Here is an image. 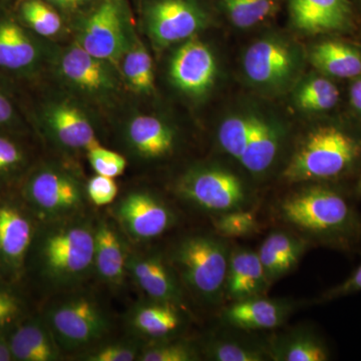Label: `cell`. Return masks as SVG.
Masks as SVG:
<instances>
[{"instance_id": "6da1fadb", "label": "cell", "mask_w": 361, "mask_h": 361, "mask_svg": "<svg viewBox=\"0 0 361 361\" xmlns=\"http://www.w3.org/2000/svg\"><path fill=\"white\" fill-rule=\"evenodd\" d=\"M273 204L271 215L286 228L318 245L353 254L361 247V213L353 192L325 183H304Z\"/></svg>"}, {"instance_id": "7a4b0ae2", "label": "cell", "mask_w": 361, "mask_h": 361, "mask_svg": "<svg viewBox=\"0 0 361 361\" xmlns=\"http://www.w3.org/2000/svg\"><path fill=\"white\" fill-rule=\"evenodd\" d=\"M96 221L85 211L39 223L26 264L30 263L35 277L52 295L80 288L94 276Z\"/></svg>"}, {"instance_id": "3957f363", "label": "cell", "mask_w": 361, "mask_h": 361, "mask_svg": "<svg viewBox=\"0 0 361 361\" xmlns=\"http://www.w3.org/2000/svg\"><path fill=\"white\" fill-rule=\"evenodd\" d=\"M233 243L215 231H197L180 237L166 254L180 283L207 307L226 302L225 282Z\"/></svg>"}, {"instance_id": "277c9868", "label": "cell", "mask_w": 361, "mask_h": 361, "mask_svg": "<svg viewBox=\"0 0 361 361\" xmlns=\"http://www.w3.org/2000/svg\"><path fill=\"white\" fill-rule=\"evenodd\" d=\"M361 161V139L348 130L324 126L311 130L282 172L288 184H334L355 172Z\"/></svg>"}, {"instance_id": "5b68a950", "label": "cell", "mask_w": 361, "mask_h": 361, "mask_svg": "<svg viewBox=\"0 0 361 361\" xmlns=\"http://www.w3.org/2000/svg\"><path fill=\"white\" fill-rule=\"evenodd\" d=\"M42 316L63 355H77L106 341L114 327L110 311L82 287L54 295Z\"/></svg>"}, {"instance_id": "8992f818", "label": "cell", "mask_w": 361, "mask_h": 361, "mask_svg": "<svg viewBox=\"0 0 361 361\" xmlns=\"http://www.w3.org/2000/svg\"><path fill=\"white\" fill-rule=\"evenodd\" d=\"M20 195L39 223L84 213L90 204L80 178L54 163L30 168L21 180Z\"/></svg>"}, {"instance_id": "52a82bcc", "label": "cell", "mask_w": 361, "mask_h": 361, "mask_svg": "<svg viewBox=\"0 0 361 361\" xmlns=\"http://www.w3.org/2000/svg\"><path fill=\"white\" fill-rule=\"evenodd\" d=\"M178 197L211 217L254 208L253 196L238 175L218 166H198L180 176L175 187Z\"/></svg>"}, {"instance_id": "ba28073f", "label": "cell", "mask_w": 361, "mask_h": 361, "mask_svg": "<svg viewBox=\"0 0 361 361\" xmlns=\"http://www.w3.org/2000/svg\"><path fill=\"white\" fill-rule=\"evenodd\" d=\"M135 39L126 0H97L78 20L77 44L111 63L121 61Z\"/></svg>"}, {"instance_id": "9c48e42d", "label": "cell", "mask_w": 361, "mask_h": 361, "mask_svg": "<svg viewBox=\"0 0 361 361\" xmlns=\"http://www.w3.org/2000/svg\"><path fill=\"white\" fill-rule=\"evenodd\" d=\"M49 59L44 39L18 20L11 0L0 2V75L13 82L32 80Z\"/></svg>"}, {"instance_id": "30bf717a", "label": "cell", "mask_w": 361, "mask_h": 361, "mask_svg": "<svg viewBox=\"0 0 361 361\" xmlns=\"http://www.w3.org/2000/svg\"><path fill=\"white\" fill-rule=\"evenodd\" d=\"M111 211L126 237L137 243L160 238L178 222L172 206L148 190L128 192L114 203Z\"/></svg>"}, {"instance_id": "8fae6325", "label": "cell", "mask_w": 361, "mask_h": 361, "mask_svg": "<svg viewBox=\"0 0 361 361\" xmlns=\"http://www.w3.org/2000/svg\"><path fill=\"white\" fill-rule=\"evenodd\" d=\"M39 225L23 199L0 200V277L14 280L23 274Z\"/></svg>"}, {"instance_id": "7c38bea8", "label": "cell", "mask_w": 361, "mask_h": 361, "mask_svg": "<svg viewBox=\"0 0 361 361\" xmlns=\"http://www.w3.org/2000/svg\"><path fill=\"white\" fill-rule=\"evenodd\" d=\"M142 18L159 47L190 39L206 23V14L196 0H145Z\"/></svg>"}, {"instance_id": "4fadbf2b", "label": "cell", "mask_w": 361, "mask_h": 361, "mask_svg": "<svg viewBox=\"0 0 361 361\" xmlns=\"http://www.w3.org/2000/svg\"><path fill=\"white\" fill-rule=\"evenodd\" d=\"M35 118L45 137L63 151L87 153L99 145L89 116L71 101L47 102L37 109Z\"/></svg>"}, {"instance_id": "5bb4252c", "label": "cell", "mask_w": 361, "mask_h": 361, "mask_svg": "<svg viewBox=\"0 0 361 361\" xmlns=\"http://www.w3.org/2000/svg\"><path fill=\"white\" fill-rule=\"evenodd\" d=\"M128 275L146 298L173 303L187 310L186 291L165 252L130 249Z\"/></svg>"}, {"instance_id": "9a60e30c", "label": "cell", "mask_w": 361, "mask_h": 361, "mask_svg": "<svg viewBox=\"0 0 361 361\" xmlns=\"http://www.w3.org/2000/svg\"><path fill=\"white\" fill-rule=\"evenodd\" d=\"M58 66L63 82L87 97L108 99L118 90L111 63L96 58L78 44L63 49Z\"/></svg>"}, {"instance_id": "2e32d148", "label": "cell", "mask_w": 361, "mask_h": 361, "mask_svg": "<svg viewBox=\"0 0 361 361\" xmlns=\"http://www.w3.org/2000/svg\"><path fill=\"white\" fill-rule=\"evenodd\" d=\"M298 308L299 302L294 299L253 297L223 305L220 319L223 325L235 329L266 331L284 326Z\"/></svg>"}, {"instance_id": "e0dca14e", "label": "cell", "mask_w": 361, "mask_h": 361, "mask_svg": "<svg viewBox=\"0 0 361 361\" xmlns=\"http://www.w3.org/2000/svg\"><path fill=\"white\" fill-rule=\"evenodd\" d=\"M130 247L113 217H97L94 229V273L99 281L113 290L125 284L128 275Z\"/></svg>"}, {"instance_id": "ac0fdd59", "label": "cell", "mask_w": 361, "mask_h": 361, "mask_svg": "<svg viewBox=\"0 0 361 361\" xmlns=\"http://www.w3.org/2000/svg\"><path fill=\"white\" fill-rule=\"evenodd\" d=\"M187 322L184 308L149 298L135 303L126 317L130 336L144 343L179 337Z\"/></svg>"}, {"instance_id": "d6986e66", "label": "cell", "mask_w": 361, "mask_h": 361, "mask_svg": "<svg viewBox=\"0 0 361 361\" xmlns=\"http://www.w3.org/2000/svg\"><path fill=\"white\" fill-rule=\"evenodd\" d=\"M216 63L212 51L200 40L192 39L178 49L171 61L170 75L178 89L200 96L212 85Z\"/></svg>"}, {"instance_id": "ffe728a7", "label": "cell", "mask_w": 361, "mask_h": 361, "mask_svg": "<svg viewBox=\"0 0 361 361\" xmlns=\"http://www.w3.org/2000/svg\"><path fill=\"white\" fill-rule=\"evenodd\" d=\"M223 325V324H222ZM225 326L198 342L202 360L210 361H270L268 338L246 331Z\"/></svg>"}, {"instance_id": "44dd1931", "label": "cell", "mask_w": 361, "mask_h": 361, "mask_svg": "<svg viewBox=\"0 0 361 361\" xmlns=\"http://www.w3.org/2000/svg\"><path fill=\"white\" fill-rule=\"evenodd\" d=\"M270 287L257 251L233 245L226 275V301L234 302L264 296Z\"/></svg>"}, {"instance_id": "7402d4cb", "label": "cell", "mask_w": 361, "mask_h": 361, "mask_svg": "<svg viewBox=\"0 0 361 361\" xmlns=\"http://www.w3.org/2000/svg\"><path fill=\"white\" fill-rule=\"evenodd\" d=\"M310 247L307 241L286 228L272 230L257 251L271 286L293 272Z\"/></svg>"}, {"instance_id": "603a6c76", "label": "cell", "mask_w": 361, "mask_h": 361, "mask_svg": "<svg viewBox=\"0 0 361 361\" xmlns=\"http://www.w3.org/2000/svg\"><path fill=\"white\" fill-rule=\"evenodd\" d=\"M290 14L298 30L313 35L346 30L353 18L348 0H291Z\"/></svg>"}, {"instance_id": "cb8c5ba5", "label": "cell", "mask_w": 361, "mask_h": 361, "mask_svg": "<svg viewBox=\"0 0 361 361\" xmlns=\"http://www.w3.org/2000/svg\"><path fill=\"white\" fill-rule=\"evenodd\" d=\"M273 361H327L331 353L327 342L310 325H295L268 338Z\"/></svg>"}, {"instance_id": "d4e9b609", "label": "cell", "mask_w": 361, "mask_h": 361, "mask_svg": "<svg viewBox=\"0 0 361 361\" xmlns=\"http://www.w3.org/2000/svg\"><path fill=\"white\" fill-rule=\"evenodd\" d=\"M7 341L13 360L59 361L65 357L42 315L16 324Z\"/></svg>"}, {"instance_id": "484cf974", "label": "cell", "mask_w": 361, "mask_h": 361, "mask_svg": "<svg viewBox=\"0 0 361 361\" xmlns=\"http://www.w3.org/2000/svg\"><path fill=\"white\" fill-rule=\"evenodd\" d=\"M293 68L290 49L282 42L263 39L249 47L244 56V70L252 82L273 85L282 82Z\"/></svg>"}, {"instance_id": "4316f807", "label": "cell", "mask_w": 361, "mask_h": 361, "mask_svg": "<svg viewBox=\"0 0 361 361\" xmlns=\"http://www.w3.org/2000/svg\"><path fill=\"white\" fill-rule=\"evenodd\" d=\"M126 141L130 151L142 160H160L172 155L176 147V135L160 118L137 116L128 125Z\"/></svg>"}, {"instance_id": "83f0119b", "label": "cell", "mask_w": 361, "mask_h": 361, "mask_svg": "<svg viewBox=\"0 0 361 361\" xmlns=\"http://www.w3.org/2000/svg\"><path fill=\"white\" fill-rule=\"evenodd\" d=\"M279 149L277 130L255 116L245 149L238 161L250 174L263 175L274 165Z\"/></svg>"}, {"instance_id": "f1b7e54d", "label": "cell", "mask_w": 361, "mask_h": 361, "mask_svg": "<svg viewBox=\"0 0 361 361\" xmlns=\"http://www.w3.org/2000/svg\"><path fill=\"white\" fill-rule=\"evenodd\" d=\"M316 68L330 77L353 78L361 75V51L341 42H323L311 51Z\"/></svg>"}, {"instance_id": "f546056e", "label": "cell", "mask_w": 361, "mask_h": 361, "mask_svg": "<svg viewBox=\"0 0 361 361\" xmlns=\"http://www.w3.org/2000/svg\"><path fill=\"white\" fill-rule=\"evenodd\" d=\"M18 20L42 39H51L61 32L63 18L58 9L45 0H11Z\"/></svg>"}, {"instance_id": "4dcf8cb0", "label": "cell", "mask_w": 361, "mask_h": 361, "mask_svg": "<svg viewBox=\"0 0 361 361\" xmlns=\"http://www.w3.org/2000/svg\"><path fill=\"white\" fill-rule=\"evenodd\" d=\"M121 61L123 78L130 89L142 94H148L154 90L153 61L146 47L137 37Z\"/></svg>"}, {"instance_id": "1f68e13d", "label": "cell", "mask_w": 361, "mask_h": 361, "mask_svg": "<svg viewBox=\"0 0 361 361\" xmlns=\"http://www.w3.org/2000/svg\"><path fill=\"white\" fill-rule=\"evenodd\" d=\"M23 135L0 130V186L23 180L30 170V155Z\"/></svg>"}, {"instance_id": "d6a6232c", "label": "cell", "mask_w": 361, "mask_h": 361, "mask_svg": "<svg viewBox=\"0 0 361 361\" xmlns=\"http://www.w3.org/2000/svg\"><path fill=\"white\" fill-rule=\"evenodd\" d=\"M202 360L198 342L182 337L149 342L142 345L137 361H198Z\"/></svg>"}, {"instance_id": "836d02e7", "label": "cell", "mask_w": 361, "mask_h": 361, "mask_svg": "<svg viewBox=\"0 0 361 361\" xmlns=\"http://www.w3.org/2000/svg\"><path fill=\"white\" fill-rule=\"evenodd\" d=\"M214 231L226 239L250 238L262 230L254 208L232 211L211 217Z\"/></svg>"}, {"instance_id": "e575fe53", "label": "cell", "mask_w": 361, "mask_h": 361, "mask_svg": "<svg viewBox=\"0 0 361 361\" xmlns=\"http://www.w3.org/2000/svg\"><path fill=\"white\" fill-rule=\"evenodd\" d=\"M144 344L135 337L125 341H103L73 356L84 361H135Z\"/></svg>"}, {"instance_id": "d590c367", "label": "cell", "mask_w": 361, "mask_h": 361, "mask_svg": "<svg viewBox=\"0 0 361 361\" xmlns=\"http://www.w3.org/2000/svg\"><path fill=\"white\" fill-rule=\"evenodd\" d=\"M254 118L255 116H232L225 120L218 130L221 148L237 161L245 149Z\"/></svg>"}, {"instance_id": "8d00e7d4", "label": "cell", "mask_w": 361, "mask_h": 361, "mask_svg": "<svg viewBox=\"0 0 361 361\" xmlns=\"http://www.w3.org/2000/svg\"><path fill=\"white\" fill-rule=\"evenodd\" d=\"M339 99L336 85L324 78L310 80L298 94V104L306 111H327L334 108Z\"/></svg>"}, {"instance_id": "74e56055", "label": "cell", "mask_w": 361, "mask_h": 361, "mask_svg": "<svg viewBox=\"0 0 361 361\" xmlns=\"http://www.w3.org/2000/svg\"><path fill=\"white\" fill-rule=\"evenodd\" d=\"M16 82L0 75V130L25 135L27 125L14 92Z\"/></svg>"}, {"instance_id": "f35d334b", "label": "cell", "mask_w": 361, "mask_h": 361, "mask_svg": "<svg viewBox=\"0 0 361 361\" xmlns=\"http://www.w3.org/2000/svg\"><path fill=\"white\" fill-rule=\"evenodd\" d=\"M226 9L235 25L246 28L265 20L273 11V0H225Z\"/></svg>"}, {"instance_id": "ab89813d", "label": "cell", "mask_w": 361, "mask_h": 361, "mask_svg": "<svg viewBox=\"0 0 361 361\" xmlns=\"http://www.w3.org/2000/svg\"><path fill=\"white\" fill-rule=\"evenodd\" d=\"M87 156L96 174L115 179L122 176L127 168L128 161L125 157L116 152L104 148L101 144L90 149L87 152Z\"/></svg>"}, {"instance_id": "60d3db41", "label": "cell", "mask_w": 361, "mask_h": 361, "mask_svg": "<svg viewBox=\"0 0 361 361\" xmlns=\"http://www.w3.org/2000/svg\"><path fill=\"white\" fill-rule=\"evenodd\" d=\"M87 200L92 205L104 207L115 203L118 187L114 178L96 174L85 184Z\"/></svg>"}, {"instance_id": "b9f144b4", "label": "cell", "mask_w": 361, "mask_h": 361, "mask_svg": "<svg viewBox=\"0 0 361 361\" xmlns=\"http://www.w3.org/2000/svg\"><path fill=\"white\" fill-rule=\"evenodd\" d=\"M23 312L20 297L9 289L0 287V334L18 322Z\"/></svg>"}, {"instance_id": "7bdbcfd3", "label": "cell", "mask_w": 361, "mask_h": 361, "mask_svg": "<svg viewBox=\"0 0 361 361\" xmlns=\"http://www.w3.org/2000/svg\"><path fill=\"white\" fill-rule=\"evenodd\" d=\"M361 291V263L356 267V269L351 273L348 279L344 280L342 283L332 287L318 299V302H329L342 297L349 296L351 294L358 293Z\"/></svg>"}, {"instance_id": "ee69618b", "label": "cell", "mask_w": 361, "mask_h": 361, "mask_svg": "<svg viewBox=\"0 0 361 361\" xmlns=\"http://www.w3.org/2000/svg\"><path fill=\"white\" fill-rule=\"evenodd\" d=\"M61 13H75L87 11L97 0H45Z\"/></svg>"}, {"instance_id": "f6af8a7d", "label": "cell", "mask_w": 361, "mask_h": 361, "mask_svg": "<svg viewBox=\"0 0 361 361\" xmlns=\"http://www.w3.org/2000/svg\"><path fill=\"white\" fill-rule=\"evenodd\" d=\"M349 96H350V103L353 108L361 113V78L356 80L351 85Z\"/></svg>"}, {"instance_id": "bcb514c9", "label": "cell", "mask_w": 361, "mask_h": 361, "mask_svg": "<svg viewBox=\"0 0 361 361\" xmlns=\"http://www.w3.org/2000/svg\"><path fill=\"white\" fill-rule=\"evenodd\" d=\"M13 360V355L9 348L8 341L6 336L0 334V361Z\"/></svg>"}, {"instance_id": "7dc6e473", "label": "cell", "mask_w": 361, "mask_h": 361, "mask_svg": "<svg viewBox=\"0 0 361 361\" xmlns=\"http://www.w3.org/2000/svg\"><path fill=\"white\" fill-rule=\"evenodd\" d=\"M353 194L356 200L361 199V172L360 175H358L357 179H356L355 185L353 190Z\"/></svg>"}, {"instance_id": "c3c4849f", "label": "cell", "mask_w": 361, "mask_h": 361, "mask_svg": "<svg viewBox=\"0 0 361 361\" xmlns=\"http://www.w3.org/2000/svg\"><path fill=\"white\" fill-rule=\"evenodd\" d=\"M6 1V0H0V2Z\"/></svg>"}]
</instances>
